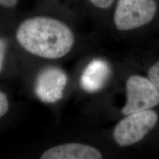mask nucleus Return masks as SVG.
I'll list each match as a JSON object with an SVG mask.
<instances>
[{
	"mask_svg": "<svg viewBox=\"0 0 159 159\" xmlns=\"http://www.w3.org/2000/svg\"><path fill=\"white\" fill-rule=\"evenodd\" d=\"M16 36L25 50L49 60L66 56L75 43V35L70 27L58 19L48 16L25 20L18 27Z\"/></svg>",
	"mask_w": 159,
	"mask_h": 159,
	"instance_id": "1",
	"label": "nucleus"
},
{
	"mask_svg": "<svg viewBox=\"0 0 159 159\" xmlns=\"http://www.w3.org/2000/svg\"><path fill=\"white\" fill-rule=\"evenodd\" d=\"M111 69L102 59H94L86 66L80 77L82 88L88 92H97L105 86L110 78Z\"/></svg>",
	"mask_w": 159,
	"mask_h": 159,
	"instance_id": "7",
	"label": "nucleus"
},
{
	"mask_svg": "<svg viewBox=\"0 0 159 159\" xmlns=\"http://www.w3.org/2000/svg\"><path fill=\"white\" fill-rule=\"evenodd\" d=\"M123 116L159 107V90L146 75L134 74L126 79Z\"/></svg>",
	"mask_w": 159,
	"mask_h": 159,
	"instance_id": "4",
	"label": "nucleus"
},
{
	"mask_svg": "<svg viewBox=\"0 0 159 159\" xmlns=\"http://www.w3.org/2000/svg\"><path fill=\"white\" fill-rule=\"evenodd\" d=\"M18 2L19 0H0V6L7 8H12L17 5Z\"/></svg>",
	"mask_w": 159,
	"mask_h": 159,
	"instance_id": "12",
	"label": "nucleus"
},
{
	"mask_svg": "<svg viewBox=\"0 0 159 159\" xmlns=\"http://www.w3.org/2000/svg\"><path fill=\"white\" fill-rule=\"evenodd\" d=\"M102 154L98 149L88 144L69 143L57 145L45 150L41 159H100Z\"/></svg>",
	"mask_w": 159,
	"mask_h": 159,
	"instance_id": "6",
	"label": "nucleus"
},
{
	"mask_svg": "<svg viewBox=\"0 0 159 159\" xmlns=\"http://www.w3.org/2000/svg\"><path fill=\"white\" fill-rule=\"evenodd\" d=\"M6 49H7V43L5 41L0 39V72L2 70L4 66Z\"/></svg>",
	"mask_w": 159,
	"mask_h": 159,
	"instance_id": "11",
	"label": "nucleus"
},
{
	"mask_svg": "<svg viewBox=\"0 0 159 159\" xmlns=\"http://www.w3.org/2000/svg\"><path fill=\"white\" fill-rule=\"evenodd\" d=\"M158 127V108L148 109L123 116L113 129L112 137L119 147L128 148L146 140Z\"/></svg>",
	"mask_w": 159,
	"mask_h": 159,
	"instance_id": "3",
	"label": "nucleus"
},
{
	"mask_svg": "<svg viewBox=\"0 0 159 159\" xmlns=\"http://www.w3.org/2000/svg\"><path fill=\"white\" fill-rule=\"evenodd\" d=\"M68 77L61 69L48 67L38 75L35 82V93L41 101L55 103L62 99Z\"/></svg>",
	"mask_w": 159,
	"mask_h": 159,
	"instance_id": "5",
	"label": "nucleus"
},
{
	"mask_svg": "<svg viewBox=\"0 0 159 159\" xmlns=\"http://www.w3.org/2000/svg\"><path fill=\"white\" fill-rule=\"evenodd\" d=\"M112 21L119 32L147 31L159 24V0H116Z\"/></svg>",
	"mask_w": 159,
	"mask_h": 159,
	"instance_id": "2",
	"label": "nucleus"
},
{
	"mask_svg": "<svg viewBox=\"0 0 159 159\" xmlns=\"http://www.w3.org/2000/svg\"><path fill=\"white\" fill-rule=\"evenodd\" d=\"M146 75L159 90V58L149 65Z\"/></svg>",
	"mask_w": 159,
	"mask_h": 159,
	"instance_id": "8",
	"label": "nucleus"
},
{
	"mask_svg": "<svg viewBox=\"0 0 159 159\" xmlns=\"http://www.w3.org/2000/svg\"><path fill=\"white\" fill-rule=\"evenodd\" d=\"M9 110L8 99L5 93L0 91V118L5 116Z\"/></svg>",
	"mask_w": 159,
	"mask_h": 159,
	"instance_id": "10",
	"label": "nucleus"
},
{
	"mask_svg": "<svg viewBox=\"0 0 159 159\" xmlns=\"http://www.w3.org/2000/svg\"><path fill=\"white\" fill-rule=\"evenodd\" d=\"M95 8L100 11H108L114 7L116 0H89Z\"/></svg>",
	"mask_w": 159,
	"mask_h": 159,
	"instance_id": "9",
	"label": "nucleus"
}]
</instances>
